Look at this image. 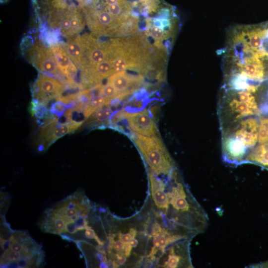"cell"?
I'll return each mask as SVG.
<instances>
[{"label":"cell","mask_w":268,"mask_h":268,"mask_svg":"<svg viewBox=\"0 0 268 268\" xmlns=\"http://www.w3.org/2000/svg\"><path fill=\"white\" fill-rule=\"evenodd\" d=\"M218 115L221 131L243 119L268 117V80L223 84L219 95Z\"/></svg>","instance_id":"cell-1"},{"label":"cell","mask_w":268,"mask_h":268,"mask_svg":"<svg viewBox=\"0 0 268 268\" xmlns=\"http://www.w3.org/2000/svg\"><path fill=\"white\" fill-rule=\"evenodd\" d=\"M225 45L241 56L259 60L268 67V21L230 27Z\"/></svg>","instance_id":"cell-2"},{"label":"cell","mask_w":268,"mask_h":268,"mask_svg":"<svg viewBox=\"0 0 268 268\" xmlns=\"http://www.w3.org/2000/svg\"><path fill=\"white\" fill-rule=\"evenodd\" d=\"M91 208L90 201L82 192L77 191L47 208L44 213L61 220L65 225V233L74 234L85 230Z\"/></svg>","instance_id":"cell-3"},{"label":"cell","mask_w":268,"mask_h":268,"mask_svg":"<svg viewBox=\"0 0 268 268\" xmlns=\"http://www.w3.org/2000/svg\"><path fill=\"white\" fill-rule=\"evenodd\" d=\"M132 139L140 151L150 171L168 177L176 169L174 161L158 136H148L132 132Z\"/></svg>","instance_id":"cell-4"},{"label":"cell","mask_w":268,"mask_h":268,"mask_svg":"<svg viewBox=\"0 0 268 268\" xmlns=\"http://www.w3.org/2000/svg\"><path fill=\"white\" fill-rule=\"evenodd\" d=\"M20 49L22 56L39 72L67 83V78L57 66L50 47L40 36L35 38L25 36L22 39Z\"/></svg>","instance_id":"cell-5"},{"label":"cell","mask_w":268,"mask_h":268,"mask_svg":"<svg viewBox=\"0 0 268 268\" xmlns=\"http://www.w3.org/2000/svg\"><path fill=\"white\" fill-rule=\"evenodd\" d=\"M260 119L251 117L241 120L221 131L222 135H228L233 137L248 153L258 144Z\"/></svg>","instance_id":"cell-6"},{"label":"cell","mask_w":268,"mask_h":268,"mask_svg":"<svg viewBox=\"0 0 268 268\" xmlns=\"http://www.w3.org/2000/svg\"><path fill=\"white\" fill-rule=\"evenodd\" d=\"M66 89V86L64 82L40 72L31 85L33 99L45 105L50 100L61 96Z\"/></svg>","instance_id":"cell-7"},{"label":"cell","mask_w":268,"mask_h":268,"mask_svg":"<svg viewBox=\"0 0 268 268\" xmlns=\"http://www.w3.org/2000/svg\"><path fill=\"white\" fill-rule=\"evenodd\" d=\"M121 114L133 132L148 136H159L157 127L147 110L136 112H121Z\"/></svg>","instance_id":"cell-8"},{"label":"cell","mask_w":268,"mask_h":268,"mask_svg":"<svg viewBox=\"0 0 268 268\" xmlns=\"http://www.w3.org/2000/svg\"><path fill=\"white\" fill-rule=\"evenodd\" d=\"M59 118H56L49 123L41 127L39 138L41 149L49 147L59 138L77 130L82 123L66 122L59 123Z\"/></svg>","instance_id":"cell-9"},{"label":"cell","mask_w":268,"mask_h":268,"mask_svg":"<svg viewBox=\"0 0 268 268\" xmlns=\"http://www.w3.org/2000/svg\"><path fill=\"white\" fill-rule=\"evenodd\" d=\"M107 82L114 86L122 100L139 89L143 84L144 77L141 74L134 75L123 70L110 75Z\"/></svg>","instance_id":"cell-10"},{"label":"cell","mask_w":268,"mask_h":268,"mask_svg":"<svg viewBox=\"0 0 268 268\" xmlns=\"http://www.w3.org/2000/svg\"><path fill=\"white\" fill-rule=\"evenodd\" d=\"M49 46L59 69L67 79L68 85L72 86H79L75 80L77 77L78 68L66 52L62 44L57 43Z\"/></svg>","instance_id":"cell-11"},{"label":"cell","mask_w":268,"mask_h":268,"mask_svg":"<svg viewBox=\"0 0 268 268\" xmlns=\"http://www.w3.org/2000/svg\"><path fill=\"white\" fill-rule=\"evenodd\" d=\"M61 43L78 69L85 46V34H79Z\"/></svg>","instance_id":"cell-12"},{"label":"cell","mask_w":268,"mask_h":268,"mask_svg":"<svg viewBox=\"0 0 268 268\" xmlns=\"http://www.w3.org/2000/svg\"><path fill=\"white\" fill-rule=\"evenodd\" d=\"M245 163L254 164L268 170V143L258 144L248 153Z\"/></svg>","instance_id":"cell-13"},{"label":"cell","mask_w":268,"mask_h":268,"mask_svg":"<svg viewBox=\"0 0 268 268\" xmlns=\"http://www.w3.org/2000/svg\"><path fill=\"white\" fill-rule=\"evenodd\" d=\"M113 110L109 105H104L94 112L84 123L85 126L106 125L110 122Z\"/></svg>","instance_id":"cell-14"},{"label":"cell","mask_w":268,"mask_h":268,"mask_svg":"<svg viewBox=\"0 0 268 268\" xmlns=\"http://www.w3.org/2000/svg\"><path fill=\"white\" fill-rule=\"evenodd\" d=\"M110 104V102L102 95H94L85 104L83 109V114L86 119L99 108Z\"/></svg>","instance_id":"cell-15"},{"label":"cell","mask_w":268,"mask_h":268,"mask_svg":"<svg viewBox=\"0 0 268 268\" xmlns=\"http://www.w3.org/2000/svg\"><path fill=\"white\" fill-rule=\"evenodd\" d=\"M268 143V117L260 119L258 144Z\"/></svg>","instance_id":"cell-16"},{"label":"cell","mask_w":268,"mask_h":268,"mask_svg":"<svg viewBox=\"0 0 268 268\" xmlns=\"http://www.w3.org/2000/svg\"><path fill=\"white\" fill-rule=\"evenodd\" d=\"M102 95L110 102L114 100H120L119 94L114 86L110 82H107L103 85Z\"/></svg>","instance_id":"cell-17"},{"label":"cell","mask_w":268,"mask_h":268,"mask_svg":"<svg viewBox=\"0 0 268 268\" xmlns=\"http://www.w3.org/2000/svg\"><path fill=\"white\" fill-rule=\"evenodd\" d=\"M68 105L61 101L58 100L53 103L50 108L51 113L60 118L65 113Z\"/></svg>","instance_id":"cell-18"},{"label":"cell","mask_w":268,"mask_h":268,"mask_svg":"<svg viewBox=\"0 0 268 268\" xmlns=\"http://www.w3.org/2000/svg\"><path fill=\"white\" fill-rule=\"evenodd\" d=\"M85 230L84 234L86 238L90 239H95L96 234L91 227L87 226Z\"/></svg>","instance_id":"cell-19"},{"label":"cell","mask_w":268,"mask_h":268,"mask_svg":"<svg viewBox=\"0 0 268 268\" xmlns=\"http://www.w3.org/2000/svg\"><path fill=\"white\" fill-rule=\"evenodd\" d=\"M253 268H268V261H266L265 262L261 263L259 264H257L253 265L252 267Z\"/></svg>","instance_id":"cell-20"},{"label":"cell","mask_w":268,"mask_h":268,"mask_svg":"<svg viewBox=\"0 0 268 268\" xmlns=\"http://www.w3.org/2000/svg\"><path fill=\"white\" fill-rule=\"evenodd\" d=\"M9 0H0V2L1 3H5V2H7V1H8Z\"/></svg>","instance_id":"cell-21"}]
</instances>
